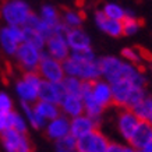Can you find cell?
Returning a JSON list of instances; mask_svg holds the SVG:
<instances>
[{
    "label": "cell",
    "mask_w": 152,
    "mask_h": 152,
    "mask_svg": "<svg viewBox=\"0 0 152 152\" xmlns=\"http://www.w3.org/2000/svg\"><path fill=\"white\" fill-rule=\"evenodd\" d=\"M34 14L25 0H3L0 4V20L4 25L25 27Z\"/></svg>",
    "instance_id": "obj_1"
},
{
    "label": "cell",
    "mask_w": 152,
    "mask_h": 152,
    "mask_svg": "<svg viewBox=\"0 0 152 152\" xmlns=\"http://www.w3.org/2000/svg\"><path fill=\"white\" fill-rule=\"evenodd\" d=\"M66 75L75 77V78L85 81V83H94L96 80L102 78L99 60H80L77 57L70 56L69 59L63 61Z\"/></svg>",
    "instance_id": "obj_2"
},
{
    "label": "cell",
    "mask_w": 152,
    "mask_h": 152,
    "mask_svg": "<svg viewBox=\"0 0 152 152\" xmlns=\"http://www.w3.org/2000/svg\"><path fill=\"white\" fill-rule=\"evenodd\" d=\"M42 77L38 71L23 73V75L14 81V94L18 98L20 103L34 105L39 101V87L42 84Z\"/></svg>",
    "instance_id": "obj_3"
},
{
    "label": "cell",
    "mask_w": 152,
    "mask_h": 152,
    "mask_svg": "<svg viewBox=\"0 0 152 152\" xmlns=\"http://www.w3.org/2000/svg\"><path fill=\"white\" fill-rule=\"evenodd\" d=\"M69 29L66 28L63 23H60L57 27L55 28V31L52 35L46 38V45H45V53L49 55L53 59H57L60 61H64L66 59H69L71 55L70 46L66 39V32Z\"/></svg>",
    "instance_id": "obj_4"
},
{
    "label": "cell",
    "mask_w": 152,
    "mask_h": 152,
    "mask_svg": "<svg viewBox=\"0 0 152 152\" xmlns=\"http://www.w3.org/2000/svg\"><path fill=\"white\" fill-rule=\"evenodd\" d=\"M42 56H43V50L24 42L20 45L13 59L15 60L17 66L23 70V73H32L38 70Z\"/></svg>",
    "instance_id": "obj_5"
},
{
    "label": "cell",
    "mask_w": 152,
    "mask_h": 152,
    "mask_svg": "<svg viewBox=\"0 0 152 152\" xmlns=\"http://www.w3.org/2000/svg\"><path fill=\"white\" fill-rule=\"evenodd\" d=\"M21 43H24L23 27H13V25L0 27V49L4 55L14 57Z\"/></svg>",
    "instance_id": "obj_6"
},
{
    "label": "cell",
    "mask_w": 152,
    "mask_h": 152,
    "mask_svg": "<svg viewBox=\"0 0 152 152\" xmlns=\"http://www.w3.org/2000/svg\"><path fill=\"white\" fill-rule=\"evenodd\" d=\"M37 71L42 77V80L56 83V84H60L66 77L63 61L53 59L49 55H46L45 52H43V56H42V60L39 63V67H38Z\"/></svg>",
    "instance_id": "obj_7"
},
{
    "label": "cell",
    "mask_w": 152,
    "mask_h": 152,
    "mask_svg": "<svg viewBox=\"0 0 152 152\" xmlns=\"http://www.w3.org/2000/svg\"><path fill=\"white\" fill-rule=\"evenodd\" d=\"M0 145L4 152H34L32 144L27 134L7 130L0 134Z\"/></svg>",
    "instance_id": "obj_8"
},
{
    "label": "cell",
    "mask_w": 152,
    "mask_h": 152,
    "mask_svg": "<svg viewBox=\"0 0 152 152\" xmlns=\"http://www.w3.org/2000/svg\"><path fill=\"white\" fill-rule=\"evenodd\" d=\"M110 141L99 129L77 140V149L80 152H106Z\"/></svg>",
    "instance_id": "obj_9"
},
{
    "label": "cell",
    "mask_w": 152,
    "mask_h": 152,
    "mask_svg": "<svg viewBox=\"0 0 152 152\" xmlns=\"http://www.w3.org/2000/svg\"><path fill=\"white\" fill-rule=\"evenodd\" d=\"M140 123H141V120L135 116V113L131 109H127V107L120 109L117 119H116L117 131H119L120 137L124 140L126 142H129L131 140V137L135 133V130L140 126Z\"/></svg>",
    "instance_id": "obj_10"
},
{
    "label": "cell",
    "mask_w": 152,
    "mask_h": 152,
    "mask_svg": "<svg viewBox=\"0 0 152 152\" xmlns=\"http://www.w3.org/2000/svg\"><path fill=\"white\" fill-rule=\"evenodd\" d=\"M43 133L48 140L57 142L70 134V119L64 115H60L56 119L49 120L43 127Z\"/></svg>",
    "instance_id": "obj_11"
},
{
    "label": "cell",
    "mask_w": 152,
    "mask_h": 152,
    "mask_svg": "<svg viewBox=\"0 0 152 152\" xmlns=\"http://www.w3.org/2000/svg\"><path fill=\"white\" fill-rule=\"evenodd\" d=\"M98 127H99V123L85 113L74 119H70V134L74 135L77 140L95 131Z\"/></svg>",
    "instance_id": "obj_12"
},
{
    "label": "cell",
    "mask_w": 152,
    "mask_h": 152,
    "mask_svg": "<svg viewBox=\"0 0 152 152\" xmlns=\"http://www.w3.org/2000/svg\"><path fill=\"white\" fill-rule=\"evenodd\" d=\"M66 39H67V43H69L71 53L73 52H83V50H88V49H92L91 37L84 31L83 28L69 29L66 32Z\"/></svg>",
    "instance_id": "obj_13"
},
{
    "label": "cell",
    "mask_w": 152,
    "mask_h": 152,
    "mask_svg": "<svg viewBox=\"0 0 152 152\" xmlns=\"http://www.w3.org/2000/svg\"><path fill=\"white\" fill-rule=\"evenodd\" d=\"M94 21L99 29L103 34L109 35L112 38H119L123 35V24L121 21H116L109 17H106L102 10H96L94 14Z\"/></svg>",
    "instance_id": "obj_14"
},
{
    "label": "cell",
    "mask_w": 152,
    "mask_h": 152,
    "mask_svg": "<svg viewBox=\"0 0 152 152\" xmlns=\"http://www.w3.org/2000/svg\"><path fill=\"white\" fill-rule=\"evenodd\" d=\"M91 95L102 107H109L113 105V94H112V85L106 80L99 78L92 83L91 87Z\"/></svg>",
    "instance_id": "obj_15"
},
{
    "label": "cell",
    "mask_w": 152,
    "mask_h": 152,
    "mask_svg": "<svg viewBox=\"0 0 152 152\" xmlns=\"http://www.w3.org/2000/svg\"><path fill=\"white\" fill-rule=\"evenodd\" d=\"M61 115L67 116L69 119H74L77 116L85 113L84 109V101L80 95H64L59 103Z\"/></svg>",
    "instance_id": "obj_16"
},
{
    "label": "cell",
    "mask_w": 152,
    "mask_h": 152,
    "mask_svg": "<svg viewBox=\"0 0 152 152\" xmlns=\"http://www.w3.org/2000/svg\"><path fill=\"white\" fill-rule=\"evenodd\" d=\"M110 85H112V94H113V105L120 107V109L127 107L134 85L130 83L129 80H119V81H116V83L110 84Z\"/></svg>",
    "instance_id": "obj_17"
},
{
    "label": "cell",
    "mask_w": 152,
    "mask_h": 152,
    "mask_svg": "<svg viewBox=\"0 0 152 152\" xmlns=\"http://www.w3.org/2000/svg\"><path fill=\"white\" fill-rule=\"evenodd\" d=\"M152 141V124L149 121H141L137 127L135 133L133 134L131 140L129 141V145L135 148L137 151H141L145 145Z\"/></svg>",
    "instance_id": "obj_18"
},
{
    "label": "cell",
    "mask_w": 152,
    "mask_h": 152,
    "mask_svg": "<svg viewBox=\"0 0 152 152\" xmlns=\"http://www.w3.org/2000/svg\"><path fill=\"white\" fill-rule=\"evenodd\" d=\"M66 94L60 84L50 83V81H42L39 87V101L53 102V103H60Z\"/></svg>",
    "instance_id": "obj_19"
},
{
    "label": "cell",
    "mask_w": 152,
    "mask_h": 152,
    "mask_svg": "<svg viewBox=\"0 0 152 152\" xmlns=\"http://www.w3.org/2000/svg\"><path fill=\"white\" fill-rule=\"evenodd\" d=\"M34 107L39 116L45 121H49V120L56 119L57 116L61 115V110H60L59 103H53V102H46V101H37L34 103Z\"/></svg>",
    "instance_id": "obj_20"
},
{
    "label": "cell",
    "mask_w": 152,
    "mask_h": 152,
    "mask_svg": "<svg viewBox=\"0 0 152 152\" xmlns=\"http://www.w3.org/2000/svg\"><path fill=\"white\" fill-rule=\"evenodd\" d=\"M38 15L41 17L48 25H50L53 28V31H55V28L61 23V11L59 10V7H56L55 4H43L39 10V13Z\"/></svg>",
    "instance_id": "obj_21"
},
{
    "label": "cell",
    "mask_w": 152,
    "mask_h": 152,
    "mask_svg": "<svg viewBox=\"0 0 152 152\" xmlns=\"http://www.w3.org/2000/svg\"><path fill=\"white\" fill-rule=\"evenodd\" d=\"M21 113L24 115L27 123L29 124V129H34V130H43L46 121L42 119L41 116L37 113L34 105H28V103H21Z\"/></svg>",
    "instance_id": "obj_22"
},
{
    "label": "cell",
    "mask_w": 152,
    "mask_h": 152,
    "mask_svg": "<svg viewBox=\"0 0 152 152\" xmlns=\"http://www.w3.org/2000/svg\"><path fill=\"white\" fill-rule=\"evenodd\" d=\"M61 23L64 24L67 29L81 28L84 24V14L80 10L66 9L61 11Z\"/></svg>",
    "instance_id": "obj_23"
},
{
    "label": "cell",
    "mask_w": 152,
    "mask_h": 152,
    "mask_svg": "<svg viewBox=\"0 0 152 152\" xmlns=\"http://www.w3.org/2000/svg\"><path fill=\"white\" fill-rule=\"evenodd\" d=\"M23 31H24V42L25 43H29L32 46L41 49V50H45V45H46V37L43 34L38 32L37 29L34 28L28 27H23Z\"/></svg>",
    "instance_id": "obj_24"
},
{
    "label": "cell",
    "mask_w": 152,
    "mask_h": 152,
    "mask_svg": "<svg viewBox=\"0 0 152 152\" xmlns=\"http://www.w3.org/2000/svg\"><path fill=\"white\" fill-rule=\"evenodd\" d=\"M121 24H123V35H127V37L135 35L141 28V20H138L135 17V14L133 11H129V10H127V15L121 21Z\"/></svg>",
    "instance_id": "obj_25"
},
{
    "label": "cell",
    "mask_w": 152,
    "mask_h": 152,
    "mask_svg": "<svg viewBox=\"0 0 152 152\" xmlns=\"http://www.w3.org/2000/svg\"><path fill=\"white\" fill-rule=\"evenodd\" d=\"M60 85H61V88H63V91H64L66 95H80V96H81L84 81L75 78V77L66 75L64 80L60 83Z\"/></svg>",
    "instance_id": "obj_26"
},
{
    "label": "cell",
    "mask_w": 152,
    "mask_h": 152,
    "mask_svg": "<svg viewBox=\"0 0 152 152\" xmlns=\"http://www.w3.org/2000/svg\"><path fill=\"white\" fill-rule=\"evenodd\" d=\"M131 110L135 113V116H137L141 121H147L149 115H151V110H152V98L147 95V96L144 98V99H141L135 106H133Z\"/></svg>",
    "instance_id": "obj_27"
},
{
    "label": "cell",
    "mask_w": 152,
    "mask_h": 152,
    "mask_svg": "<svg viewBox=\"0 0 152 152\" xmlns=\"http://www.w3.org/2000/svg\"><path fill=\"white\" fill-rule=\"evenodd\" d=\"M102 11L106 17H109L112 20H116V21H123L127 15V10L123 9L120 4L117 3H106V4L102 6Z\"/></svg>",
    "instance_id": "obj_28"
},
{
    "label": "cell",
    "mask_w": 152,
    "mask_h": 152,
    "mask_svg": "<svg viewBox=\"0 0 152 152\" xmlns=\"http://www.w3.org/2000/svg\"><path fill=\"white\" fill-rule=\"evenodd\" d=\"M10 127H11L10 130H15L17 133H21V134H28V130H29V124L27 123L24 115L20 113V112H17V110L11 112Z\"/></svg>",
    "instance_id": "obj_29"
},
{
    "label": "cell",
    "mask_w": 152,
    "mask_h": 152,
    "mask_svg": "<svg viewBox=\"0 0 152 152\" xmlns=\"http://www.w3.org/2000/svg\"><path fill=\"white\" fill-rule=\"evenodd\" d=\"M28 27H31V28H34V29H37L38 32H41V34H43L45 37H49V35H52L53 34V28L50 27V25H48L38 15V14H35L34 13L32 15H31V18H29V21H28V24H27Z\"/></svg>",
    "instance_id": "obj_30"
},
{
    "label": "cell",
    "mask_w": 152,
    "mask_h": 152,
    "mask_svg": "<svg viewBox=\"0 0 152 152\" xmlns=\"http://www.w3.org/2000/svg\"><path fill=\"white\" fill-rule=\"evenodd\" d=\"M121 59L126 60L127 63L137 66V67H140L144 63L141 49H134V48H124L121 50Z\"/></svg>",
    "instance_id": "obj_31"
},
{
    "label": "cell",
    "mask_w": 152,
    "mask_h": 152,
    "mask_svg": "<svg viewBox=\"0 0 152 152\" xmlns=\"http://www.w3.org/2000/svg\"><path fill=\"white\" fill-rule=\"evenodd\" d=\"M56 145V149H60V151H67V152H71V151H75L77 149V138L69 134L66 135L64 138H61L60 141L55 142Z\"/></svg>",
    "instance_id": "obj_32"
},
{
    "label": "cell",
    "mask_w": 152,
    "mask_h": 152,
    "mask_svg": "<svg viewBox=\"0 0 152 152\" xmlns=\"http://www.w3.org/2000/svg\"><path fill=\"white\" fill-rule=\"evenodd\" d=\"M14 102L6 91H0V112H13Z\"/></svg>",
    "instance_id": "obj_33"
},
{
    "label": "cell",
    "mask_w": 152,
    "mask_h": 152,
    "mask_svg": "<svg viewBox=\"0 0 152 152\" xmlns=\"http://www.w3.org/2000/svg\"><path fill=\"white\" fill-rule=\"evenodd\" d=\"M10 119H11V112H0V134L11 129Z\"/></svg>",
    "instance_id": "obj_34"
},
{
    "label": "cell",
    "mask_w": 152,
    "mask_h": 152,
    "mask_svg": "<svg viewBox=\"0 0 152 152\" xmlns=\"http://www.w3.org/2000/svg\"><path fill=\"white\" fill-rule=\"evenodd\" d=\"M106 152H126V145L119 142H110Z\"/></svg>",
    "instance_id": "obj_35"
},
{
    "label": "cell",
    "mask_w": 152,
    "mask_h": 152,
    "mask_svg": "<svg viewBox=\"0 0 152 152\" xmlns=\"http://www.w3.org/2000/svg\"><path fill=\"white\" fill-rule=\"evenodd\" d=\"M140 152H152V141L148 144V145H145V147H144Z\"/></svg>",
    "instance_id": "obj_36"
},
{
    "label": "cell",
    "mask_w": 152,
    "mask_h": 152,
    "mask_svg": "<svg viewBox=\"0 0 152 152\" xmlns=\"http://www.w3.org/2000/svg\"><path fill=\"white\" fill-rule=\"evenodd\" d=\"M147 121H149V123H151L152 124V110H151V115H149V117H148V120Z\"/></svg>",
    "instance_id": "obj_37"
},
{
    "label": "cell",
    "mask_w": 152,
    "mask_h": 152,
    "mask_svg": "<svg viewBox=\"0 0 152 152\" xmlns=\"http://www.w3.org/2000/svg\"><path fill=\"white\" fill-rule=\"evenodd\" d=\"M56 152H67V151H60V149H56ZM71 152H80L78 149H75V151H71Z\"/></svg>",
    "instance_id": "obj_38"
}]
</instances>
